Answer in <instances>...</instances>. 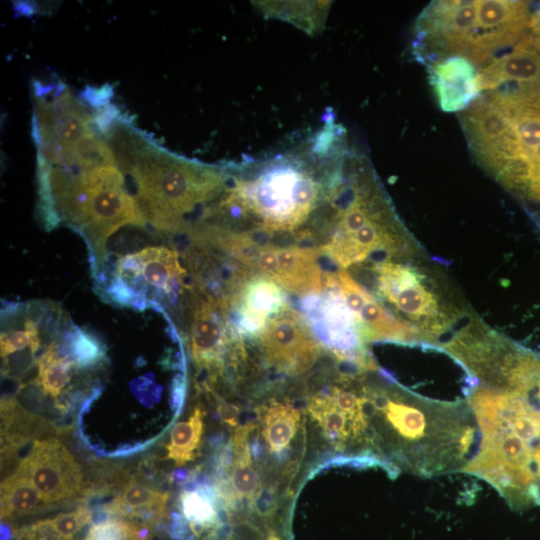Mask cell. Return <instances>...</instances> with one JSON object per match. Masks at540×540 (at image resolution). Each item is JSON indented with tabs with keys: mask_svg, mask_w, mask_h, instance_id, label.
<instances>
[{
	"mask_svg": "<svg viewBox=\"0 0 540 540\" xmlns=\"http://www.w3.org/2000/svg\"><path fill=\"white\" fill-rule=\"evenodd\" d=\"M52 507L19 468L1 483L2 521H10Z\"/></svg>",
	"mask_w": 540,
	"mask_h": 540,
	"instance_id": "cell-25",
	"label": "cell"
},
{
	"mask_svg": "<svg viewBox=\"0 0 540 540\" xmlns=\"http://www.w3.org/2000/svg\"><path fill=\"white\" fill-rule=\"evenodd\" d=\"M356 377L344 376L343 385L331 386L314 394L309 399L308 412L335 450H352L365 466L383 467L371 450L364 386L360 390L350 386Z\"/></svg>",
	"mask_w": 540,
	"mask_h": 540,
	"instance_id": "cell-9",
	"label": "cell"
},
{
	"mask_svg": "<svg viewBox=\"0 0 540 540\" xmlns=\"http://www.w3.org/2000/svg\"><path fill=\"white\" fill-rule=\"evenodd\" d=\"M330 4L325 1L254 2L265 17L289 22L311 35L323 30Z\"/></svg>",
	"mask_w": 540,
	"mask_h": 540,
	"instance_id": "cell-24",
	"label": "cell"
},
{
	"mask_svg": "<svg viewBox=\"0 0 540 540\" xmlns=\"http://www.w3.org/2000/svg\"><path fill=\"white\" fill-rule=\"evenodd\" d=\"M87 505L13 529L16 540H75L92 519Z\"/></svg>",
	"mask_w": 540,
	"mask_h": 540,
	"instance_id": "cell-23",
	"label": "cell"
},
{
	"mask_svg": "<svg viewBox=\"0 0 540 540\" xmlns=\"http://www.w3.org/2000/svg\"><path fill=\"white\" fill-rule=\"evenodd\" d=\"M17 468L52 506L87 494L81 466L58 439L34 441Z\"/></svg>",
	"mask_w": 540,
	"mask_h": 540,
	"instance_id": "cell-12",
	"label": "cell"
},
{
	"mask_svg": "<svg viewBox=\"0 0 540 540\" xmlns=\"http://www.w3.org/2000/svg\"><path fill=\"white\" fill-rule=\"evenodd\" d=\"M179 498L183 516L194 535L201 536L211 530V536L220 526L219 510L223 507L216 488L197 482L184 488Z\"/></svg>",
	"mask_w": 540,
	"mask_h": 540,
	"instance_id": "cell-20",
	"label": "cell"
},
{
	"mask_svg": "<svg viewBox=\"0 0 540 540\" xmlns=\"http://www.w3.org/2000/svg\"><path fill=\"white\" fill-rule=\"evenodd\" d=\"M257 339L265 362L281 374L305 373L319 357L321 345L308 322L290 306L275 315Z\"/></svg>",
	"mask_w": 540,
	"mask_h": 540,
	"instance_id": "cell-13",
	"label": "cell"
},
{
	"mask_svg": "<svg viewBox=\"0 0 540 540\" xmlns=\"http://www.w3.org/2000/svg\"><path fill=\"white\" fill-rule=\"evenodd\" d=\"M36 385L44 395L56 401L66 391L79 369L63 347L59 334L37 358Z\"/></svg>",
	"mask_w": 540,
	"mask_h": 540,
	"instance_id": "cell-22",
	"label": "cell"
},
{
	"mask_svg": "<svg viewBox=\"0 0 540 540\" xmlns=\"http://www.w3.org/2000/svg\"><path fill=\"white\" fill-rule=\"evenodd\" d=\"M150 527L113 518L93 524L83 540H150Z\"/></svg>",
	"mask_w": 540,
	"mask_h": 540,
	"instance_id": "cell-28",
	"label": "cell"
},
{
	"mask_svg": "<svg viewBox=\"0 0 540 540\" xmlns=\"http://www.w3.org/2000/svg\"><path fill=\"white\" fill-rule=\"evenodd\" d=\"M113 94V87L110 84H105L101 87L86 86L81 93V98L90 107L98 110L110 104L109 102Z\"/></svg>",
	"mask_w": 540,
	"mask_h": 540,
	"instance_id": "cell-29",
	"label": "cell"
},
{
	"mask_svg": "<svg viewBox=\"0 0 540 540\" xmlns=\"http://www.w3.org/2000/svg\"><path fill=\"white\" fill-rule=\"evenodd\" d=\"M384 380L364 386L371 450L383 468L421 477L462 471L478 428L467 399H431Z\"/></svg>",
	"mask_w": 540,
	"mask_h": 540,
	"instance_id": "cell-1",
	"label": "cell"
},
{
	"mask_svg": "<svg viewBox=\"0 0 540 540\" xmlns=\"http://www.w3.org/2000/svg\"><path fill=\"white\" fill-rule=\"evenodd\" d=\"M439 106L446 112L465 110L480 94L479 69L460 57L426 65Z\"/></svg>",
	"mask_w": 540,
	"mask_h": 540,
	"instance_id": "cell-18",
	"label": "cell"
},
{
	"mask_svg": "<svg viewBox=\"0 0 540 540\" xmlns=\"http://www.w3.org/2000/svg\"><path fill=\"white\" fill-rule=\"evenodd\" d=\"M528 32L540 43V8L535 13H531Z\"/></svg>",
	"mask_w": 540,
	"mask_h": 540,
	"instance_id": "cell-30",
	"label": "cell"
},
{
	"mask_svg": "<svg viewBox=\"0 0 540 540\" xmlns=\"http://www.w3.org/2000/svg\"><path fill=\"white\" fill-rule=\"evenodd\" d=\"M188 272L174 248L148 246L115 260L112 269L103 271L96 286L103 299L120 307L155 309L166 314L185 289Z\"/></svg>",
	"mask_w": 540,
	"mask_h": 540,
	"instance_id": "cell-7",
	"label": "cell"
},
{
	"mask_svg": "<svg viewBox=\"0 0 540 540\" xmlns=\"http://www.w3.org/2000/svg\"><path fill=\"white\" fill-rule=\"evenodd\" d=\"M190 322L189 347L195 365L212 378L244 357V340L229 318V303L197 295Z\"/></svg>",
	"mask_w": 540,
	"mask_h": 540,
	"instance_id": "cell-11",
	"label": "cell"
},
{
	"mask_svg": "<svg viewBox=\"0 0 540 540\" xmlns=\"http://www.w3.org/2000/svg\"><path fill=\"white\" fill-rule=\"evenodd\" d=\"M168 498V493L132 480L103 506V511L112 517L151 526L167 517Z\"/></svg>",
	"mask_w": 540,
	"mask_h": 540,
	"instance_id": "cell-19",
	"label": "cell"
},
{
	"mask_svg": "<svg viewBox=\"0 0 540 540\" xmlns=\"http://www.w3.org/2000/svg\"><path fill=\"white\" fill-rule=\"evenodd\" d=\"M59 339L79 370H92L106 359V347L98 336L71 322L65 321Z\"/></svg>",
	"mask_w": 540,
	"mask_h": 540,
	"instance_id": "cell-26",
	"label": "cell"
},
{
	"mask_svg": "<svg viewBox=\"0 0 540 540\" xmlns=\"http://www.w3.org/2000/svg\"><path fill=\"white\" fill-rule=\"evenodd\" d=\"M480 443L462 472L492 485L507 503L523 509L534 503L533 446L517 429L521 414L513 402L492 398L473 410Z\"/></svg>",
	"mask_w": 540,
	"mask_h": 540,
	"instance_id": "cell-6",
	"label": "cell"
},
{
	"mask_svg": "<svg viewBox=\"0 0 540 540\" xmlns=\"http://www.w3.org/2000/svg\"><path fill=\"white\" fill-rule=\"evenodd\" d=\"M334 274L336 284L355 314L367 344L426 341L417 328L394 315L346 270L338 269Z\"/></svg>",
	"mask_w": 540,
	"mask_h": 540,
	"instance_id": "cell-14",
	"label": "cell"
},
{
	"mask_svg": "<svg viewBox=\"0 0 540 540\" xmlns=\"http://www.w3.org/2000/svg\"><path fill=\"white\" fill-rule=\"evenodd\" d=\"M64 170L66 184L52 201V213L58 225L64 222L84 239L95 280L107 263V239L125 225L147 222L116 164Z\"/></svg>",
	"mask_w": 540,
	"mask_h": 540,
	"instance_id": "cell-5",
	"label": "cell"
},
{
	"mask_svg": "<svg viewBox=\"0 0 540 540\" xmlns=\"http://www.w3.org/2000/svg\"><path fill=\"white\" fill-rule=\"evenodd\" d=\"M287 306V292L281 286L269 277L253 273L230 300L229 318L240 338H257Z\"/></svg>",
	"mask_w": 540,
	"mask_h": 540,
	"instance_id": "cell-15",
	"label": "cell"
},
{
	"mask_svg": "<svg viewBox=\"0 0 540 540\" xmlns=\"http://www.w3.org/2000/svg\"><path fill=\"white\" fill-rule=\"evenodd\" d=\"M372 269L377 294L400 313L401 319L406 317L408 323L419 326L427 342L436 344V336L445 329L446 317L441 312L438 296L423 274L389 260L375 263Z\"/></svg>",
	"mask_w": 540,
	"mask_h": 540,
	"instance_id": "cell-10",
	"label": "cell"
},
{
	"mask_svg": "<svg viewBox=\"0 0 540 540\" xmlns=\"http://www.w3.org/2000/svg\"><path fill=\"white\" fill-rule=\"evenodd\" d=\"M530 18L525 1H432L416 19L413 52L425 66L460 57L480 69L527 34Z\"/></svg>",
	"mask_w": 540,
	"mask_h": 540,
	"instance_id": "cell-4",
	"label": "cell"
},
{
	"mask_svg": "<svg viewBox=\"0 0 540 540\" xmlns=\"http://www.w3.org/2000/svg\"><path fill=\"white\" fill-rule=\"evenodd\" d=\"M261 435L269 453L283 457L300 426V412L289 402L270 401L263 408Z\"/></svg>",
	"mask_w": 540,
	"mask_h": 540,
	"instance_id": "cell-21",
	"label": "cell"
},
{
	"mask_svg": "<svg viewBox=\"0 0 540 540\" xmlns=\"http://www.w3.org/2000/svg\"><path fill=\"white\" fill-rule=\"evenodd\" d=\"M481 93L500 88L540 87V43L526 34L514 47L479 69Z\"/></svg>",
	"mask_w": 540,
	"mask_h": 540,
	"instance_id": "cell-16",
	"label": "cell"
},
{
	"mask_svg": "<svg viewBox=\"0 0 540 540\" xmlns=\"http://www.w3.org/2000/svg\"><path fill=\"white\" fill-rule=\"evenodd\" d=\"M115 163L130 175L136 202L157 231L186 235L204 207L222 191L224 165H209L163 149L130 123L108 140Z\"/></svg>",
	"mask_w": 540,
	"mask_h": 540,
	"instance_id": "cell-2",
	"label": "cell"
},
{
	"mask_svg": "<svg viewBox=\"0 0 540 540\" xmlns=\"http://www.w3.org/2000/svg\"><path fill=\"white\" fill-rule=\"evenodd\" d=\"M300 306L319 344L338 360L340 374L359 376L378 370L334 271H326L323 290L301 297Z\"/></svg>",
	"mask_w": 540,
	"mask_h": 540,
	"instance_id": "cell-8",
	"label": "cell"
},
{
	"mask_svg": "<svg viewBox=\"0 0 540 540\" xmlns=\"http://www.w3.org/2000/svg\"><path fill=\"white\" fill-rule=\"evenodd\" d=\"M251 429V426L236 429L231 443V462L217 479L215 488L226 510L252 507L261 492L260 478L253 464V452L249 443Z\"/></svg>",
	"mask_w": 540,
	"mask_h": 540,
	"instance_id": "cell-17",
	"label": "cell"
},
{
	"mask_svg": "<svg viewBox=\"0 0 540 540\" xmlns=\"http://www.w3.org/2000/svg\"><path fill=\"white\" fill-rule=\"evenodd\" d=\"M459 116L479 166L512 192L540 200V87L483 92Z\"/></svg>",
	"mask_w": 540,
	"mask_h": 540,
	"instance_id": "cell-3",
	"label": "cell"
},
{
	"mask_svg": "<svg viewBox=\"0 0 540 540\" xmlns=\"http://www.w3.org/2000/svg\"><path fill=\"white\" fill-rule=\"evenodd\" d=\"M204 414V410L198 405L187 420L176 424L172 429L166 449L167 458L176 466L185 465L197 456L204 433Z\"/></svg>",
	"mask_w": 540,
	"mask_h": 540,
	"instance_id": "cell-27",
	"label": "cell"
}]
</instances>
